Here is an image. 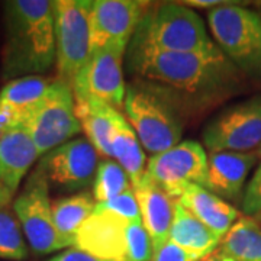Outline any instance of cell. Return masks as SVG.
<instances>
[{
  "instance_id": "2e32d148",
  "label": "cell",
  "mask_w": 261,
  "mask_h": 261,
  "mask_svg": "<svg viewBox=\"0 0 261 261\" xmlns=\"http://www.w3.org/2000/svg\"><path fill=\"white\" fill-rule=\"evenodd\" d=\"M132 190L140 206L141 221L151 237L155 251L168 241L177 200L147 174L138 186L132 187Z\"/></svg>"
},
{
  "instance_id": "8992f818",
  "label": "cell",
  "mask_w": 261,
  "mask_h": 261,
  "mask_svg": "<svg viewBox=\"0 0 261 261\" xmlns=\"http://www.w3.org/2000/svg\"><path fill=\"white\" fill-rule=\"evenodd\" d=\"M19 125L31 135L41 157L71 141L82 129L71 84L60 79L51 82L47 93L22 115Z\"/></svg>"
},
{
  "instance_id": "7a4b0ae2",
  "label": "cell",
  "mask_w": 261,
  "mask_h": 261,
  "mask_svg": "<svg viewBox=\"0 0 261 261\" xmlns=\"http://www.w3.org/2000/svg\"><path fill=\"white\" fill-rule=\"evenodd\" d=\"M51 0H8L3 3L5 79L47 73L56 64V18Z\"/></svg>"
},
{
  "instance_id": "5b68a950",
  "label": "cell",
  "mask_w": 261,
  "mask_h": 261,
  "mask_svg": "<svg viewBox=\"0 0 261 261\" xmlns=\"http://www.w3.org/2000/svg\"><path fill=\"white\" fill-rule=\"evenodd\" d=\"M243 5L209 10L207 25L229 61L243 74L261 80V15Z\"/></svg>"
},
{
  "instance_id": "ba28073f",
  "label": "cell",
  "mask_w": 261,
  "mask_h": 261,
  "mask_svg": "<svg viewBox=\"0 0 261 261\" xmlns=\"http://www.w3.org/2000/svg\"><path fill=\"white\" fill-rule=\"evenodd\" d=\"M13 212L32 251L45 255L64 250V243L54 225L49 185L38 168L31 173L22 192L15 199Z\"/></svg>"
},
{
  "instance_id": "484cf974",
  "label": "cell",
  "mask_w": 261,
  "mask_h": 261,
  "mask_svg": "<svg viewBox=\"0 0 261 261\" xmlns=\"http://www.w3.org/2000/svg\"><path fill=\"white\" fill-rule=\"evenodd\" d=\"M28 245L16 216L8 207L0 209V258L22 261L28 257Z\"/></svg>"
},
{
  "instance_id": "e575fe53",
  "label": "cell",
  "mask_w": 261,
  "mask_h": 261,
  "mask_svg": "<svg viewBox=\"0 0 261 261\" xmlns=\"http://www.w3.org/2000/svg\"><path fill=\"white\" fill-rule=\"evenodd\" d=\"M199 261H233L231 257H228L226 254H225L219 247L215 250V251H212L211 254H207V255H205L203 258H200Z\"/></svg>"
},
{
  "instance_id": "30bf717a",
  "label": "cell",
  "mask_w": 261,
  "mask_h": 261,
  "mask_svg": "<svg viewBox=\"0 0 261 261\" xmlns=\"http://www.w3.org/2000/svg\"><path fill=\"white\" fill-rule=\"evenodd\" d=\"M126 49V45H111L94 53L73 80L75 100H93L116 111L122 109L126 93L123 80Z\"/></svg>"
},
{
  "instance_id": "603a6c76",
  "label": "cell",
  "mask_w": 261,
  "mask_h": 261,
  "mask_svg": "<svg viewBox=\"0 0 261 261\" xmlns=\"http://www.w3.org/2000/svg\"><path fill=\"white\" fill-rule=\"evenodd\" d=\"M219 248L233 261H261V226L241 216L222 238Z\"/></svg>"
},
{
  "instance_id": "3957f363",
  "label": "cell",
  "mask_w": 261,
  "mask_h": 261,
  "mask_svg": "<svg viewBox=\"0 0 261 261\" xmlns=\"http://www.w3.org/2000/svg\"><path fill=\"white\" fill-rule=\"evenodd\" d=\"M214 44L203 19L192 8L181 2H161L151 3L128 47L159 53H197Z\"/></svg>"
},
{
  "instance_id": "9a60e30c",
  "label": "cell",
  "mask_w": 261,
  "mask_h": 261,
  "mask_svg": "<svg viewBox=\"0 0 261 261\" xmlns=\"http://www.w3.org/2000/svg\"><path fill=\"white\" fill-rule=\"evenodd\" d=\"M255 161V152H211L203 187L224 200H238Z\"/></svg>"
},
{
  "instance_id": "836d02e7",
  "label": "cell",
  "mask_w": 261,
  "mask_h": 261,
  "mask_svg": "<svg viewBox=\"0 0 261 261\" xmlns=\"http://www.w3.org/2000/svg\"><path fill=\"white\" fill-rule=\"evenodd\" d=\"M12 197H13V192L0 181V209L8 207V205L12 202Z\"/></svg>"
},
{
  "instance_id": "e0dca14e",
  "label": "cell",
  "mask_w": 261,
  "mask_h": 261,
  "mask_svg": "<svg viewBox=\"0 0 261 261\" xmlns=\"http://www.w3.org/2000/svg\"><path fill=\"white\" fill-rule=\"evenodd\" d=\"M39 152L25 128L20 125L0 137V181L12 190H18Z\"/></svg>"
},
{
  "instance_id": "83f0119b",
  "label": "cell",
  "mask_w": 261,
  "mask_h": 261,
  "mask_svg": "<svg viewBox=\"0 0 261 261\" xmlns=\"http://www.w3.org/2000/svg\"><path fill=\"white\" fill-rule=\"evenodd\" d=\"M97 207H100L103 211H108L111 214L116 215L122 218L126 222H142L141 221V212L138 202L134 190L129 189L121 196L115 197L112 200L103 202V203H96Z\"/></svg>"
},
{
  "instance_id": "4fadbf2b",
  "label": "cell",
  "mask_w": 261,
  "mask_h": 261,
  "mask_svg": "<svg viewBox=\"0 0 261 261\" xmlns=\"http://www.w3.org/2000/svg\"><path fill=\"white\" fill-rule=\"evenodd\" d=\"M149 6V2L142 0H93L90 12L92 53L111 45L128 47Z\"/></svg>"
},
{
  "instance_id": "9c48e42d",
  "label": "cell",
  "mask_w": 261,
  "mask_h": 261,
  "mask_svg": "<svg viewBox=\"0 0 261 261\" xmlns=\"http://www.w3.org/2000/svg\"><path fill=\"white\" fill-rule=\"evenodd\" d=\"M209 152H251L261 144V96L228 106L202 130Z\"/></svg>"
},
{
  "instance_id": "52a82bcc",
  "label": "cell",
  "mask_w": 261,
  "mask_h": 261,
  "mask_svg": "<svg viewBox=\"0 0 261 261\" xmlns=\"http://www.w3.org/2000/svg\"><path fill=\"white\" fill-rule=\"evenodd\" d=\"M93 0H57L56 64L58 79L73 84L75 75L92 58L90 12Z\"/></svg>"
},
{
  "instance_id": "277c9868",
  "label": "cell",
  "mask_w": 261,
  "mask_h": 261,
  "mask_svg": "<svg viewBox=\"0 0 261 261\" xmlns=\"http://www.w3.org/2000/svg\"><path fill=\"white\" fill-rule=\"evenodd\" d=\"M123 111L142 148L157 155L177 145L183 135L185 118L163 94L140 82L126 84Z\"/></svg>"
},
{
  "instance_id": "4dcf8cb0",
  "label": "cell",
  "mask_w": 261,
  "mask_h": 261,
  "mask_svg": "<svg viewBox=\"0 0 261 261\" xmlns=\"http://www.w3.org/2000/svg\"><path fill=\"white\" fill-rule=\"evenodd\" d=\"M48 261H103V260H99V258H96V257L90 255V254H87V252L82 251V250H79V248H75V247H71V248H68V250H65V251L57 254L56 257L49 258Z\"/></svg>"
},
{
  "instance_id": "7c38bea8",
  "label": "cell",
  "mask_w": 261,
  "mask_h": 261,
  "mask_svg": "<svg viewBox=\"0 0 261 261\" xmlns=\"http://www.w3.org/2000/svg\"><path fill=\"white\" fill-rule=\"evenodd\" d=\"M99 154L87 138H74L49 151L37 168L47 178L49 189L79 192L93 183Z\"/></svg>"
},
{
  "instance_id": "d4e9b609",
  "label": "cell",
  "mask_w": 261,
  "mask_h": 261,
  "mask_svg": "<svg viewBox=\"0 0 261 261\" xmlns=\"http://www.w3.org/2000/svg\"><path fill=\"white\" fill-rule=\"evenodd\" d=\"M132 189L129 176L112 159L99 161L93 180V197L96 203H103Z\"/></svg>"
},
{
  "instance_id": "5bb4252c",
  "label": "cell",
  "mask_w": 261,
  "mask_h": 261,
  "mask_svg": "<svg viewBox=\"0 0 261 261\" xmlns=\"http://www.w3.org/2000/svg\"><path fill=\"white\" fill-rule=\"evenodd\" d=\"M122 218L94 207L77 231L74 247L103 261H126V226Z\"/></svg>"
},
{
  "instance_id": "ffe728a7",
  "label": "cell",
  "mask_w": 261,
  "mask_h": 261,
  "mask_svg": "<svg viewBox=\"0 0 261 261\" xmlns=\"http://www.w3.org/2000/svg\"><path fill=\"white\" fill-rule=\"evenodd\" d=\"M168 241L174 243L189 254H193L197 258H203L219 247L222 238L177 203Z\"/></svg>"
},
{
  "instance_id": "7402d4cb",
  "label": "cell",
  "mask_w": 261,
  "mask_h": 261,
  "mask_svg": "<svg viewBox=\"0 0 261 261\" xmlns=\"http://www.w3.org/2000/svg\"><path fill=\"white\" fill-rule=\"evenodd\" d=\"M96 200L93 193H75L53 202L54 225L65 248L74 247L77 231L94 212Z\"/></svg>"
},
{
  "instance_id": "f546056e",
  "label": "cell",
  "mask_w": 261,
  "mask_h": 261,
  "mask_svg": "<svg viewBox=\"0 0 261 261\" xmlns=\"http://www.w3.org/2000/svg\"><path fill=\"white\" fill-rule=\"evenodd\" d=\"M193 254H189L183 248H180L171 241H167L163 247L154 251V257L151 261H199Z\"/></svg>"
},
{
  "instance_id": "d6a6232c",
  "label": "cell",
  "mask_w": 261,
  "mask_h": 261,
  "mask_svg": "<svg viewBox=\"0 0 261 261\" xmlns=\"http://www.w3.org/2000/svg\"><path fill=\"white\" fill-rule=\"evenodd\" d=\"M183 5H186L189 8H200V9H215V8H221V6H228V5H237L241 2H233V0H186L181 2Z\"/></svg>"
},
{
  "instance_id": "cb8c5ba5",
  "label": "cell",
  "mask_w": 261,
  "mask_h": 261,
  "mask_svg": "<svg viewBox=\"0 0 261 261\" xmlns=\"http://www.w3.org/2000/svg\"><path fill=\"white\" fill-rule=\"evenodd\" d=\"M51 82L41 75H28L10 80L0 90V103L19 116L28 112L47 93Z\"/></svg>"
},
{
  "instance_id": "ac0fdd59",
  "label": "cell",
  "mask_w": 261,
  "mask_h": 261,
  "mask_svg": "<svg viewBox=\"0 0 261 261\" xmlns=\"http://www.w3.org/2000/svg\"><path fill=\"white\" fill-rule=\"evenodd\" d=\"M177 203L221 238L240 218V212L232 205L199 185L187 186L178 196Z\"/></svg>"
},
{
  "instance_id": "6da1fadb",
  "label": "cell",
  "mask_w": 261,
  "mask_h": 261,
  "mask_svg": "<svg viewBox=\"0 0 261 261\" xmlns=\"http://www.w3.org/2000/svg\"><path fill=\"white\" fill-rule=\"evenodd\" d=\"M125 70L134 82L163 94L183 118L205 112L243 89V73L216 44L197 53L128 47Z\"/></svg>"
},
{
  "instance_id": "1f68e13d",
  "label": "cell",
  "mask_w": 261,
  "mask_h": 261,
  "mask_svg": "<svg viewBox=\"0 0 261 261\" xmlns=\"http://www.w3.org/2000/svg\"><path fill=\"white\" fill-rule=\"evenodd\" d=\"M19 125V116L0 103V137Z\"/></svg>"
},
{
  "instance_id": "d6986e66",
  "label": "cell",
  "mask_w": 261,
  "mask_h": 261,
  "mask_svg": "<svg viewBox=\"0 0 261 261\" xmlns=\"http://www.w3.org/2000/svg\"><path fill=\"white\" fill-rule=\"evenodd\" d=\"M75 113L87 141L93 145L97 154L105 159H112L111 138L119 111L105 103L75 100Z\"/></svg>"
},
{
  "instance_id": "4316f807",
  "label": "cell",
  "mask_w": 261,
  "mask_h": 261,
  "mask_svg": "<svg viewBox=\"0 0 261 261\" xmlns=\"http://www.w3.org/2000/svg\"><path fill=\"white\" fill-rule=\"evenodd\" d=\"M154 245L142 222H129L126 226V261H151Z\"/></svg>"
},
{
  "instance_id": "f1b7e54d",
  "label": "cell",
  "mask_w": 261,
  "mask_h": 261,
  "mask_svg": "<svg viewBox=\"0 0 261 261\" xmlns=\"http://www.w3.org/2000/svg\"><path fill=\"white\" fill-rule=\"evenodd\" d=\"M241 207L245 216L251 218L255 222H261V164L244 189Z\"/></svg>"
},
{
  "instance_id": "8fae6325",
  "label": "cell",
  "mask_w": 261,
  "mask_h": 261,
  "mask_svg": "<svg viewBox=\"0 0 261 261\" xmlns=\"http://www.w3.org/2000/svg\"><path fill=\"white\" fill-rule=\"evenodd\" d=\"M207 170V154L196 141H180L173 148L152 155L145 174L176 200L190 185L203 186Z\"/></svg>"
},
{
  "instance_id": "44dd1931",
  "label": "cell",
  "mask_w": 261,
  "mask_h": 261,
  "mask_svg": "<svg viewBox=\"0 0 261 261\" xmlns=\"http://www.w3.org/2000/svg\"><path fill=\"white\" fill-rule=\"evenodd\" d=\"M111 148L112 159L116 160V163L126 171L132 187L138 186L145 177V154L135 130L121 112L115 121Z\"/></svg>"
},
{
  "instance_id": "d590c367",
  "label": "cell",
  "mask_w": 261,
  "mask_h": 261,
  "mask_svg": "<svg viewBox=\"0 0 261 261\" xmlns=\"http://www.w3.org/2000/svg\"><path fill=\"white\" fill-rule=\"evenodd\" d=\"M255 155H257V157H261V144H260V147L257 148V152H255Z\"/></svg>"
}]
</instances>
